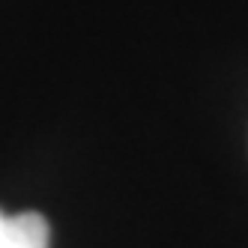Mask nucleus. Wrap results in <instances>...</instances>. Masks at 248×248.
I'll return each instance as SVG.
<instances>
[{"label":"nucleus","instance_id":"1","mask_svg":"<svg viewBox=\"0 0 248 248\" xmlns=\"http://www.w3.org/2000/svg\"><path fill=\"white\" fill-rule=\"evenodd\" d=\"M51 230L48 221L39 212H3V233H0V248H48Z\"/></svg>","mask_w":248,"mask_h":248},{"label":"nucleus","instance_id":"2","mask_svg":"<svg viewBox=\"0 0 248 248\" xmlns=\"http://www.w3.org/2000/svg\"><path fill=\"white\" fill-rule=\"evenodd\" d=\"M0 233H3V212H0Z\"/></svg>","mask_w":248,"mask_h":248}]
</instances>
